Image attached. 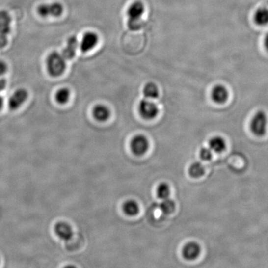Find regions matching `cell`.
I'll list each match as a JSON object with an SVG mask.
<instances>
[{"label":"cell","instance_id":"1","mask_svg":"<svg viewBox=\"0 0 268 268\" xmlns=\"http://www.w3.org/2000/svg\"><path fill=\"white\" fill-rule=\"evenodd\" d=\"M145 11V4L142 1H135L132 3L127 9L128 25L133 31L138 30L143 27L142 16Z\"/></svg>","mask_w":268,"mask_h":268},{"label":"cell","instance_id":"2","mask_svg":"<svg viewBox=\"0 0 268 268\" xmlns=\"http://www.w3.org/2000/svg\"><path fill=\"white\" fill-rule=\"evenodd\" d=\"M47 70L53 77H58L64 73L66 69V59L62 54L53 52L46 59Z\"/></svg>","mask_w":268,"mask_h":268},{"label":"cell","instance_id":"3","mask_svg":"<svg viewBox=\"0 0 268 268\" xmlns=\"http://www.w3.org/2000/svg\"><path fill=\"white\" fill-rule=\"evenodd\" d=\"M268 126V117L263 110H258L254 115L250 122L251 131L254 135L262 137L266 134Z\"/></svg>","mask_w":268,"mask_h":268},{"label":"cell","instance_id":"4","mask_svg":"<svg viewBox=\"0 0 268 268\" xmlns=\"http://www.w3.org/2000/svg\"><path fill=\"white\" fill-rule=\"evenodd\" d=\"M63 11V4L59 2L41 4L37 8V13L42 18L60 17Z\"/></svg>","mask_w":268,"mask_h":268},{"label":"cell","instance_id":"5","mask_svg":"<svg viewBox=\"0 0 268 268\" xmlns=\"http://www.w3.org/2000/svg\"><path fill=\"white\" fill-rule=\"evenodd\" d=\"M138 112L143 119L152 120L159 113V109L155 103L149 99H143L138 105Z\"/></svg>","mask_w":268,"mask_h":268},{"label":"cell","instance_id":"6","mask_svg":"<svg viewBox=\"0 0 268 268\" xmlns=\"http://www.w3.org/2000/svg\"><path fill=\"white\" fill-rule=\"evenodd\" d=\"M149 140L145 136L138 135L133 138L131 142V149L134 154L141 156L149 149Z\"/></svg>","mask_w":268,"mask_h":268},{"label":"cell","instance_id":"7","mask_svg":"<svg viewBox=\"0 0 268 268\" xmlns=\"http://www.w3.org/2000/svg\"><path fill=\"white\" fill-rule=\"evenodd\" d=\"M27 91L25 88H20L17 89L8 100V107L9 109L12 110H17L20 108L27 100L28 98Z\"/></svg>","mask_w":268,"mask_h":268},{"label":"cell","instance_id":"8","mask_svg":"<svg viewBox=\"0 0 268 268\" xmlns=\"http://www.w3.org/2000/svg\"><path fill=\"white\" fill-rule=\"evenodd\" d=\"M211 96L214 102L222 105L228 100L229 93L226 87L222 84H217L212 89Z\"/></svg>","mask_w":268,"mask_h":268},{"label":"cell","instance_id":"9","mask_svg":"<svg viewBox=\"0 0 268 268\" xmlns=\"http://www.w3.org/2000/svg\"><path fill=\"white\" fill-rule=\"evenodd\" d=\"M98 42V36L95 32H88L84 34L83 38L81 39L80 44V49L83 53H88V52L92 50L95 48Z\"/></svg>","mask_w":268,"mask_h":268},{"label":"cell","instance_id":"10","mask_svg":"<svg viewBox=\"0 0 268 268\" xmlns=\"http://www.w3.org/2000/svg\"><path fill=\"white\" fill-rule=\"evenodd\" d=\"M201 250V246L198 243L195 241H190L183 247L182 255L186 260H194L198 257Z\"/></svg>","mask_w":268,"mask_h":268},{"label":"cell","instance_id":"11","mask_svg":"<svg viewBox=\"0 0 268 268\" xmlns=\"http://www.w3.org/2000/svg\"><path fill=\"white\" fill-rule=\"evenodd\" d=\"M11 16L8 11L0 10V36H8L11 30Z\"/></svg>","mask_w":268,"mask_h":268},{"label":"cell","instance_id":"12","mask_svg":"<svg viewBox=\"0 0 268 268\" xmlns=\"http://www.w3.org/2000/svg\"><path fill=\"white\" fill-rule=\"evenodd\" d=\"M55 232L60 239L64 241H70L74 235L71 226L63 222H58L55 225Z\"/></svg>","mask_w":268,"mask_h":268},{"label":"cell","instance_id":"13","mask_svg":"<svg viewBox=\"0 0 268 268\" xmlns=\"http://www.w3.org/2000/svg\"><path fill=\"white\" fill-rule=\"evenodd\" d=\"M79 45L77 37H69L67 41V46L63 49L62 54L66 60H71L75 57Z\"/></svg>","mask_w":268,"mask_h":268},{"label":"cell","instance_id":"14","mask_svg":"<svg viewBox=\"0 0 268 268\" xmlns=\"http://www.w3.org/2000/svg\"><path fill=\"white\" fill-rule=\"evenodd\" d=\"M253 20L258 26L265 27L268 25V8L260 7L254 13Z\"/></svg>","mask_w":268,"mask_h":268},{"label":"cell","instance_id":"15","mask_svg":"<svg viewBox=\"0 0 268 268\" xmlns=\"http://www.w3.org/2000/svg\"><path fill=\"white\" fill-rule=\"evenodd\" d=\"M93 114L96 120L100 122L107 121L109 118L110 112L109 108L105 105L96 106L93 110Z\"/></svg>","mask_w":268,"mask_h":268},{"label":"cell","instance_id":"16","mask_svg":"<svg viewBox=\"0 0 268 268\" xmlns=\"http://www.w3.org/2000/svg\"><path fill=\"white\" fill-rule=\"evenodd\" d=\"M209 147L213 152L221 153L225 150L226 142L224 138L220 136H214L209 140Z\"/></svg>","mask_w":268,"mask_h":268},{"label":"cell","instance_id":"17","mask_svg":"<svg viewBox=\"0 0 268 268\" xmlns=\"http://www.w3.org/2000/svg\"><path fill=\"white\" fill-rule=\"evenodd\" d=\"M143 93L147 99L154 100L159 96V89L155 83H149L144 86Z\"/></svg>","mask_w":268,"mask_h":268},{"label":"cell","instance_id":"18","mask_svg":"<svg viewBox=\"0 0 268 268\" xmlns=\"http://www.w3.org/2000/svg\"><path fill=\"white\" fill-rule=\"evenodd\" d=\"M188 172L191 177L198 178L204 175L205 168H204L203 164L200 162H194L190 166Z\"/></svg>","mask_w":268,"mask_h":268},{"label":"cell","instance_id":"19","mask_svg":"<svg viewBox=\"0 0 268 268\" xmlns=\"http://www.w3.org/2000/svg\"><path fill=\"white\" fill-rule=\"evenodd\" d=\"M123 211L124 213L129 216L136 215L139 212V206L137 202L133 200H129L124 204Z\"/></svg>","mask_w":268,"mask_h":268},{"label":"cell","instance_id":"20","mask_svg":"<svg viewBox=\"0 0 268 268\" xmlns=\"http://www.w3.org/2000/svg\"><path fill=\"white\" fill-rule=\"evenodd\" d=\"M70 98V91L68 88H61L56 93L55 100L60 105L66 104Z\"/></svg>","mask_w":268,"mask_h":268},{"label":"cell","instance_id":"21","mask_svg":"<svg viewBox=\"0 0 268 268\" xmlns=\"http://www.w3.org/2000/svg\"><path fill=\"white\" fill-rule=\"evenodd\" d=\"M175 207V202L169 198L162 200L161 205H160L161 211L165 214H170L173 213Z\"/></svg>","mask_w":268,"mask_h":268},{"label":"cell","instance_id":"22","mask_svg":"<svg viewBox=\"0 0 268 268\" xmlns=\"http://www.w3.org/2000/svg\"><path fill=\"white\" fill-rule=\"evenodd\" d=\"M157 194L159 198L163 200L169 198L170 195V188L165 183H162L159 185L157 189Z\"/></svg>","mask_w":268,"mask_h":268},{"label":"cell","instance_id":"23","mask_svg":"<svg viewBox=\"0 0 268 268\" xmlns=\"http://www.w3.org/2000/svg\"><path fill=\"white\" fill-rule=\"evenodd\" d=\"M200 158L203 161H209L213 158V151L209 147L202 148L199 152Z\"/></svg>","mask_w":268,"mask_h":268},{"label":"cell","instance_id":"24","mask_svg":"<svg viewBox=\"0 0 268 268\" xmlns=\"http://www.w3.org/2000/svg\"><path fill=\"white\" fill-rule=\"evenodd\" d=\"M8 67L6 63L4 62L3 60H0V76L6 74L7 71H8Z\"/></svg>","mask_w":268,"mask_h":268},{"label":"cell","instance_id":"25","mask_svg":"<svg viewBox=\"0 0 268 268\" xmlns=\"http://www.w3.org/2000/svg\"><path fill=\"white\" fill-rule=\"evenodd\" d=\"M8 44V38L5 36H0V48H3Z\"/></svg>","mask_w":268,"mask_h":268},{"label":"cell","instance_id":"26","mask_svg":"<svg viewBox=\"0 0 268 268\" xmlns=\"http://www.w3.org/2000/svg\"><path fill=\"white\" fill-rule=\"evenodd\" d=\"M7 81L6 80L0 79V92L3 91L6 88Z\"/></svg>","mask_w":268,"mask_h":268},{"label":"cell","instance_id":"27","mask_svg":"<svg viewBox=\"0 0 268 268\" xmlns=\"http://www.w3.org/2000/svg\"><path fill=\"white\" fill-rule=\"evenodd\" d=\"M264 46L267 50L268 52V33L266 35L264 39Z\"/></svg>","mask_w":268,"mask_h":268},{"label":"cell","instance_id":"28","mask_svg":"<svg viewBox=\"0 0 268 268\" xmlns=\"http://www.w3.org/2000/svg\"><path fill=\"white\" fill-rule=\"evenodd\" d=\"M4 101L3 98L0 96V110H1L2 107H3Z\"/></svg>","mask_w":268,"mask_h":268}]
</instances>
